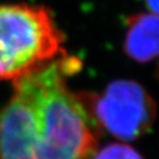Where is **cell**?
Masks as SVG:
<instances>
[{
  "label": "cell",
  "mask_w": 159,
  "mask_h": 159,
  "mask_svg": "<svg viewBox=\"0 0 159 159\" xmlns=\"http://www.w3.org/2000/svg\"><path fill=\"white\" fill-rule=\"evenodd\" d=\"M92 159H142V157L129 145L113 143L95 152Z\"/></svg>",
  "instance_id": "cell-5"
},
{
  "label": "cell",
  "mask_w": 159,
  "mask_h": 159,
  "mask_svg": "<svg viewBox=\"0 0 159 159\" xmlns=\"http://www.w3.org/2000/svg\"><path fill=\"white\" fill-rule=\"evenodd\" d=\"M63 42L48 9L0 4V80H15L65 55Z\"/></svg>",
  "instance_id": "cell-2"
},
{
  "label": "cell",
  "mask_w": 159,
  "mask_h": 159,
  "mask_svg": "<svg viewBox=\"0 0 159 159\" xmlns=\"http://www.w3.org/2000/svg\"><path fill=\"white\" fill-rule=\"evenodd\" d=\"M88 111L93 120L111 135L122 140H133L153 125L157 105L140 84L133 80H116L92 99Z\"/></svg>",
  "instance_id": "cell-3"
},
{
  "label": "cell",
  "mask_w": 159,
  "mask_h": 159,
  "mask_svg": "<svg viewBox=\"0 0 159 159\" xmlns=\"http://www.w3.org/2000/svg\"><path fill=\"white\" fill-rule=\"evenodd\" d=\"M145 3L153 14L159 15V0H145Z\"/></svg>",
  "instance_id": "cell-6"
},
{
  "label": "cell",
  "mask_w": 159,
  "mask_h": 159,
  "mask_svg": "<svg viewBox=\"0 0 159 159\" xmlns=\"http://www.w3.org/2000/svg\"><path fill=\"white\" fill-rule=\"evenodd\" d=\"M79 68L65 54L15 79L0 109V159H92L97 125L68 85Z\"/></svg>",
  "instance_id": "cell-1"
},
{
  "label": "cell",
  "mask_w": 159,
  "mask_h": 159,
  "mask_svg": "<svg viewBox=\"0 0 159 159\" xmlns=\"http://www.w3.org/2000/svg\"><path fill=\"white\" fill-rule=\"evenodd\" d=\"M127 23L124 50L128 57L139 63L159 59V15L139 14Z\"/></svg>",
  "instance_id": "cell-4"
}]
</instances>
